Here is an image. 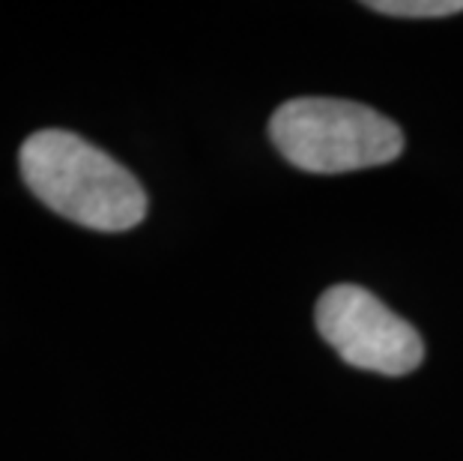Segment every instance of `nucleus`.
<instances>
[{
  "label": "nucleus",
  "instance_id": "obj_1",
  "mask_svg": "<svg viewBox=\"0 0 463 461\" xmlns=\"http://www.w3.org/2000/svg\"><path fill=\"white\" fill-rule=\"evenodd\" d=\"M18 168L39 201L90 231H129L146 216V192L120 162L66 130H39L18 150Z\"/></svg>",
  "mask_w": 463,
  "mask_h": 461
},
{
  "label": "nucleus",
  "instance_id": "obj_2",
  "mask_svg": "<svg viewBox=\"0 0 463 461\" xmlns=\"http://www.w3.org/2000/svg\"><path fill=\"white\" fill-rule=\"evenodd\" d=\"M272 144L290 165L311 174H347L386 165L403 150L389 117L350 100L305 96L284 102L269 120Z\"/></svg>",
  "mask_w": 463,
  "mask_h": 461
},
{
  "label": "nucleus",
  "instance_id": "obj_3",
  "mask_svg": "<svg viewBox=\"0 0 463 461\" xmlns=\"http://www.w3.org/2000/svg\"><path fill=\"white\" fill-rule=\"evenodd\" d=\"M317 330L344 362L377 375H410L425 360L412 323L359 284H335L317 300Z\"/></svg>",
  "mask_w": 463,
  "mask_h": 461
},
{
  "label": "nucleus",
  "instance_id": "obj_4",
  "mask_svg": "<svg viewBox=\"0 0 463 461\" xmlns=\"http://www.w3.org/2000/svg\"><path fill=\"white\" fill-rule=\"evenodd\" d=\"M364 6L395 18H442L463 13V0H371Z\"/></svg>",
  "mask_w": 463,
  "mask_h": 461
}]
</instances>
